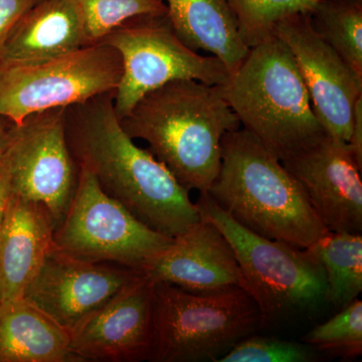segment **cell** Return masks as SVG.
Masks as SVG:
<instances>
[{"label":"cell","instance_id":"cell-1","mask_svg":"<svg viewBox=\"0 0 362 362\" xmlns=\"http://www.w3.org/2000/svg\"><path fill=\"white\" fill-rule=\"evenodd\" d=\"M114 92L66 108L71 156L135 218L173 239L201 221V214L187 188L123 129L114 109Z\"/></svg>","mask_w":362,"mask_h":362},{"label":"cell","instance_id":"cell-2","mask_svg":"<svg viewBox=\"0 0 362 362\" xmlns=\"http://www.w3.org/2000/svg\"><path fill=\"white\" fill-rule=\"evenodd\" d=\"M120 121L132 139L148 143L183 187L199 194L218 175L223 136L240 127L221 86L194 80L152 90Z\"/></svg>","mask_w":362,"mask_h":362},{"label":"cell","instance_id":"cell-3","mask_svg":"<svg viewBox=\"0 0 362 362\" xmlns=\"http://www.w3.org/2000/svg\"><path fill=\"white\" fill-rule=\"evenodd\" d=\"M206 192L238 223L267 239L307 249L328 232L294 176L244 128L223 136L220 171Z\"/></svg>","mask_w":362,"mask_h":362},{"label":"cell","instance_id":"cell-4","mask_svg":"<svg viewBox=\"0 0 362 362\" xmlns=\"http://www.w3.org/2000/svg\"><path fill=\"white\" fill-rule=\"evenodd\" d=\"M221 88L240 126L280 161L327 135L291 52L276 35L250 47Z\"/></svg>","mask_w":362,"mask_h":362},{"label":"cell","instance_id":"cell-5","mask_svg":"<svg viewBox=\"0 0 362 362\" xmlns=\"http://www.w3.org/2000/svg\"><path fill=\"white\" fill-rule=\"evenodd\" d=\"M153 283L149 361L218 362L263 327L256 300L239 286L199 293Z\"/></svg>","mask_w":362,"mask_h":362},{"label":"cell","instance_id":"cell-6","mask_svg":"<svg viewBox=\"0 0 362 362\" xmlns=\"http://www.w3.org/2000/svg\"><path fill=\"white\" fill-rule=\"evenodd\" d=\"M201 218L213 223L232 246L247 291L258 304L263 326L326 303L327 282L307 249L267 239L240 226L207 192L195 202Z\"/></svg>","mask_w":362,"mask_h":362},{"label":"cell","instance_id":"cell-7","mask_svg":"<svg viewBox=\"0 0 362 362\" xmlns=\"http://www.w3.org/2000/svg\"><path fill=\"white\" fill-rule=\"evenodd\" d=\"M122 61L106 44L30 63H0V116L20 126L28 117L83 104L114 92Z\"/></svg>","mask_w":362,"mask_h":362},{"label":"cell","instance_id":"cell-8","mask_svg":"<svg viewBox=\"0 0 362 362\" xmlns=\"http://www.w3.org/2000/svg\"><path fill=\"white\" fill-rule=\"evenodd\" d=\"M52 240L54 247L75 258L138 273L173 240L135 218L84 168H78L75 195Z\"/></svg>","mask_w":362,"mask_h":362},{"label":"cell","instance_id":"cell-9","mask_svg":"<svg viewBox=\"0 0 362 362\" xmlns=\"http://www.w3.org/2000/svg\"><path fill=\"white\" fill-rule=\"evenodd\" d=\"M100 42L114 47L122 61V76L113 98L120 120L145 95L173 81L225 86L230 78L220 59L202 56L181 42L168 14L136 18Z\"/></svg>","mask_w":362,"mask_h":362},{"label":"cell","instance_id":"cell-10","mask_svg":"<svg viewBox=\"0 0 362 362\" xmlns=\"http://www.w3.org/2000/svg\"><path fill=\"white\" fill-rule=\"evenodd\" d=\"M66 110L28 117L4 153L13 194L44 206L56 226L68 211L78 177L66 141Z\"/></svg>","mask_w":362,"mask_h":362},{"label":"cell","instance_id":"cell-11","mask_svg":"<svg viewBox=\"0 0 362 362\" xmlns=\"http://www.w3.org/2000/svg\"><path fill=\"white\" fill-rule=\"evenodd\" d=\"M274 33L291 52L323 129L330 137L349 143L362 78L319 37L310 13L285 18Z\"/></svg>","mask_w":362,"mask_h":362},{"label":"cell","instance_id":"cell-12","mask_svg":"<svg viewBox=\"0 0 362 362\" xmlns=\"http://www.w3.org/2000/svg\"><path fill=\"white\" fill-rule=\"evenodd\" d=\"M139 274L75 258L52 245L23 298L70 333Z\"/></svg>","mask_w":362,"mask_h":362},{"label":"cell","instance_id":"cell-13","mask_svg":"<svg viewBox=\"0 0 362 362\" xmlns=\"http://www.w3.org/2000/svg\"><path fill=\"white\" fill-rule=\"evenodd\" d=\"M153 284L139 274L69 333L71 352L78 361H149Z\"/></svg>","mask_w":362,"mask_h":362},{"label":"cell","instance_id":"cell-14","mask_svg":"<svg viewBox=\"0 0 362 362\" xmlns=\"http://www.w3.org/2000/svg\"><path fill=\"white\" fill-rule=\"evenodd\" d=\"M281 162L328 230L362 233L361 168L349 143L326 135Z\"/></svg>","mask_w":362,"mask_h":362},{"label":"cell","instance_id":"cell-15","mask_svg":"<svg viewBox=\"0 0 362 362\" xmlns=\"http://www.w3.org/2000/svg\"><path fill=\"white\" fill-rule=\"evenodd\" d=\"M140 274L152 282L168 283L190 292H214L235 286L246 289L232 246L213 223L204 218L173 238Z\"/></svg>","mask_w":362,"mask_h":362},{"label":"cell","instance_id":"cell-16","mask_svg":"<svg viewBox=\"0 0 362 362\" xmlns=\"http://www.w3.org/2000/svg\"><path fill=\"white\" fill-rule=\"evenodd\" d=\"M47 209L13 194L0 225V302L23 298L54 245Z\"/></svg>","mask_w":362,"mask_h":362},{"label":"cell","instance_id":"cell-17","mask_svg":"<svg viewBox=\"0 0 362 362\" xmlns=\"http://www.w3.org/2000/svg\"><path fill=\"white\" fill-rule=\"evenodd\" d=\"M86 47L75 0H42L33 4L7 37L0 63H30Z\"/></svg>","mask_w":362,"mask_h":362},{"label":"cell","instance_id":"cell-18","mask_svg":"<svg viewBox=\"0 0 362 362\" xmlns=\"http://www.w3.org/2000/svg\"><path fill=\"white\" fill-rule=\"evenodd\" d=\"M168 18L181 42L192 51L209 52L225 65L230 77L250 47L240 35L230 0H164Z\"/></svg>","mask_w":362,"mask_h":362},{"label":"cell","instance_id":"cell-19","mask_svg":"<svg viewBox=\"0 0 362 362\" xmlns=\"http://www.w3.org/2000/svg\"><path fill=\"white\" fill-rule=\"evenodd\" d=\"M0 362H80L70 337L23 298L0 302Z\"/></svg>","mask_w":362,"mask_h":362},{"label":"cell","instance_id":"cell-20","mask_svg":"<svg viewBox=\"0 0 362 362\" xmlns=\"http://www.w3.org/2000/svg\"><path fill=\"white\" fill-rule=\"evenodd\" d=\"M325 272L326 303L342 309L362 292L361 233L330 232L307 247Z\"/></svg>","mask_w":362,"mask_h":362},{"label":"cell","instance_id":"cell-21","mask_svg":"<svg viewBox=\"0 0 362 362\" xmlns=\"http://www.w3.org/2000/svg\"><path fill=\"white\" fill-rule=\"evenodd\" d=\"M310 16L319 37L362 78V1L319 0Z\"/></svg>","mask_w":362,"mask_h":362},{"label":"cell","instance_id":"cell-22","mask_svg":"<svg viewBox=\"0 0 362 362\" xmlns=\"http://www.w3.org/2000/svg\"><path fill=\"white\" fill-rule=\"evenodd\" d=\"M86 45L99 44L114 30L140 16H165L164 0H75Z\"/></svg>","mask_w":362,"mask_h":362},{"label":"cell","instance_id":"cell-23","mask_svg":"<svg viewBox=\"0 0 362 362\" xmlns=\"http://www.w3.org/2000/svg\"><path fill=\"white\" fill-rule=\"evenodd\" d=\"M319 0H230L247 47L275 35L278 23L295 14L311 13Z\"/></svg>","mask_w":362,"mask_h":362},{"label":"cell","instance_id":"cell-24","mask_svg":"<svg viewBox=\"0 0 362 362\" xmlns=\"http://www.w3.org/2000/svg\"><path fill=\"white\" fill-rule=\"evenodd\" d=\"M302 341L319 352L354 359L362 354V302L356 299L337 315L318 324L302 337Z\"/></svg>","mask_w":362,"mask_h":362},{"label":"cell","instance_id":"cell-25","mask_svg":"<svg viewBox=\"0 0 362 362\" xmlns=\"http://www.w3.org/2000/svg\"><path fill=\"white\" fill-rule=\"evenodd\" d=\"M320 352L307 343L250 335L218 362H314Z\"/></svg>","mask_w":362,"mask_h":362},{"label":"cell","instance_id":"cell-26","mask_svg":"<svg viewBox=\"0 0 362 362\" xmlns=\"http://www.w3.org/2000/svg\"><path fill=\"white\" fill-rule=\"evenodd\" d=\"M33 4L32 0H0V52L14 26Z\"/></svg>","mask_w":362,"mask_h":362},{"label":"cell","instance_id":"cell-27","mask_svg":"<svg viewBox=\"0 0 362 362\" xmlns=\"http://www.w3.org/2000/svg\"><path fill=\"white\" fill-rule=\"evenodd\" d=\"M349 144L357 163L362 168V97L357 100L354 107V124Z\"/></svg>","mask_w":362,"mask_h":362},{"label":"cell","instance_id":"cell-28","mask_svg":"<svg viewBox=\"0 0 362 362\" xmlns=\"http://www.w3.org/2000/svg\"><path fill=\"white\" fill-rule=\"evenodd\" d=\"M13 187H11V175L4 154L0 156V225L4 220V214L13 197Z\"/></svg>","mask_w":362,"mask_h":362},{"label":"cell","instance_id":"cell-29","mask_svg":"<svg viewBox=\"0 0 362 362\" xmlns=\"http://www.w3.org/2000/svg\"><path fill=\"white\" fill-rule=\"evenodd\" d=\"M16 128L18 125H16L13 121L9 120L6 117L0 116V156L4 153L8 145L11 144Z\"/></svg>","mask_w":362,"mask_h":362},{"label":"cell","instance_id":"cell-30","mask_svg":"<svg viewBox=\"0 0 362 362\" xmlns=\"http://www.w3.org/2000/svg\"><path fill=\"white\" fill-rule=\"evenodd\" d=\"M33 4H37V2L42 1V0H32Z\"/></svg>","mask_w":362,"mask_h":362},{"label":"cell","instance_id":"cell-31","mask_svg":"<svg viewBox=\"0 0 362 362\" xmlns=\"http://www.w3.org/2000/svg\"><path fill=\"white\" fill-rule=\"evenodd\" d=\"M358 1H362V0H358Z\"/></svg>","mask_w":362,"mask_h":362}]
</instances>
